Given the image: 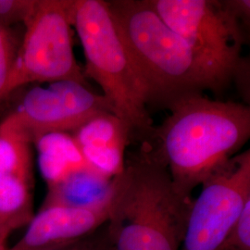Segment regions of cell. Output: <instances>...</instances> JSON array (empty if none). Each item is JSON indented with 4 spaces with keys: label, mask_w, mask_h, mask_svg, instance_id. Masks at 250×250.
Listing matches in <instances>:
<instances>
[{
    "label": "cell",
    "mask_w": 250,
    "mask_h": 250,
    "mask_svg": "<svg viewBox=\"0 0 250 250\" xmlns=\"http://www.w3.org/2000/svg\"><path fill=\"white\" fill-rule=\"evenodd\" d=\"M113 113L105 98L89 86L61 81L34 86L0 123V132L32 145L52 133L72 134L94 117Z\"/></svg>",
    "instance_id": "cell-7"
},
{
    "label": "cell",
    "mask_w": 250,
    "mask_h": 250,
    "mask_svg": "<svg viewBox=\"0 0 250 250\" xmlns=\"http://www.w3.org/2000/svg\"><path fill=\"white\" fill-rule=\"evenodd\" d=\"M170 115L151 137L150 150L170 173L179 192L192 196L215 171L236 155L250 136V108L203 94L171 102Z\"/></svg>",
    "instance_id": "cell-1"
},
{
    "label": "cell",
    "mask_w": 250,
    "mask_h": 250,
    "mask_svg": "<svg viewBox=\"0 0 250 250\" xmlns=\"http://www.w3.org/2000/svg\"><path fill=\"white\" fill-rule=\"evenodd\" d=\"M161 20L181 36L224 88L246 75V38L240 23L215 0H149Z\"/></svg>",
    "instance_id": "cell-6"
},
{
    "label": "cell",
    "mask_w": 250,
    "mask_h": 250,
    "mask_svg": "<svg viewBox=\"0 0 250 250\" xmlns=\"http://www.w3.org/2000/svg\"><path fill=\"white\" fill-rule=\"evenodd\" d=\"M148 93L149 105L167 107L186 96L224 89L149 0L107 1Z\"/></svg>",
    "instance_id": "cell-3"
},
{
    "label": "cell",
    "mask_w": 250,
    "mask_h": 250,
    "mask_svg": "<svg viewBox=\"0 0 250 250\" xmlns=\"http://www.w3.org/2000/svg\"><path fill=\"white\" fill-rule=\"evenodd\" d=\"M35 145L40 170L47 187L60 182L73 170L89 166L71 134H45Z\"/></svg>",
    "instance_id": "cell-12"
},
{
    "label": "cell",
    "mask_w": 250,
    "mask_h": 250,
    "mask_svg": "<svg viewBox=\"0 0 250 250\" xmlns=\"http://www.w3.org/2000/svg\"><path fill=\"white\" fill-rule=\"evenodd\" d=\"M132 131L113 113L94 117L72 135L83 157L92 168L114 178L125 167V148Z\"/></svg>",
    "instance_id": "cell-10"
},
{
    "label": "cell",
    "mask_w": 250,
    "mask_h": 250,
    "mask_svg": "<svg viewBox=\"0 0 250 250\" xmlns=\"http://www.w3.org/2000/svg\"><path fill=\"white\" fill-rule=\"evenodd\" d=\"M34 0H0V23L5 26L24 22Z\"/></svg>",
    "instance_id": "cell-17"
},
{
    "label": "cell",
    "mask_w": 250,
    "mask_h": 250,
    "mask_svg": "<svg viewBox=\"0 0 250 250\" xmlns=\"http://www.w3.org/2000/svg\"><path fill=\"white\" fill-rule=\"evenodd\" d=\"M72 26L85 57L84 75L101 87L113 114L133 134L151 137L155 127L148 93L107 1L73 0Z\"/></svg>",
    "instance_id": "cell-4"
},
{
    "label": "cell",
    "mask_w": 250,
    "mask_h": 250,
    "mask_svg": "<svg viewBox=\"0 0 250 250\" xmlns=\"http://www.w3.org/2000/svg\"><path fill=\"white\" fill-rule=\"evenodd\" d=\"M215 250H250V202Z\"/></svg>",
    "instance_id": "cell-14"
},
{
    "label": "cell",
    "mask_w": 250,
    "mask_h": 250,
    "mask_svg": "<svg viewBox=\"0 0 250 250\" xmlns=\"http://www.w3.org/2000/svg\"><path fill=\"white\" fill-rule=\"evenodd\" d=\"M18 48L9 27L0 23V97L9 80Z\"/></svg>",
    "instance_id": "cell-15"
},
{
    "label": "cell",
    "mask_w": 250,
    "mask_h": 250,
    "mask_svg": "<svg viewBox=\"0 0 250 250\" xmlns=\"http://www.w3.org/2000/svg\"><path fill=\"white\" fill-rule=\"evenodd\" d=\"M109 206L110 201L87 208H40L23 235L9 250H50L87 236L107 223Z\"/></svg>",
    "instance_id": "cell-9"
},
{
    "label": "cell",
    "mask_w": 250,
    "mask_h": 250,
    "mask_svg": "<svg viewBox=\"0 0 250 250\" xmlns=\"http://www.w3.org/2000/svg\"><path fill=\"white\" fill-rule=\"evenodd\" d=\"M114 178L85 166L73 170L60 182L47 187V193L40 208L67 207L87 208L110 201Z\"/></svg>",
    "instance_id": "cell-11"
},
{
    "label": "cell",
    "mask_w": 250,
    "mask_h": 250,
    "mask_svg": "<svg viewBox=\"0 0 250 250\" xmlns=\"http://www.w3.org/2000/svg\"><path fill=\"white\" fill-rule=\"evenodd\" d=\"M180 250H215L250 202V151L236 154L201 185Z\"/></svg>",
    "instance_id": "cell-8"
},
{
    "label": "cell",
    "mask_w": 250,
    "mask_h": 250,
    "mask_svg": "<svg viewBox=\"0 0 250 250\" xmlns=\"http://www.w3.org/2000/svg\"><path fill=\"white\" fill-rule=\"evenodd\" d=\"M73 0H34L0 101L28 83L73 81L88 85L72 48Z\"/></svg>",
    "instance_id": "cell-5"
},
{
    "label": "cell",
    "mask_w": 250,
    "mask_h": 250,
    "mask_svg": "<svg viewBox=\"0 0 250 250\" xmlns=\"http://www.w3.org/2000/svg\"><path fill=\"white\" fill-rule=\"evenodd\" d=\"M194 199L149 149L114 177L107 229L115 250H180Z\"/></svg>",
    "instance_id": "cell-2"
},
{
    "label": "cell",
    "mask_w": 250,
    "mask_h": 250,
    "mask_svg": "<svg viewBox=\"0 0 250 250\" xmlns=\"http://www.w3.org/2000/svg\"><path fill=\"white\" fill-rule=\"evenodd\" d=\"M0 250H9V247H8V244L0 242Z\"/></svg>",
    "instance_id": "cell-19"
},
{
    "label": "cell",
    "mask_w": 250,
    "mask_h": 250,
    "mask_svg": "<svg viewBox=\"0 0 250 250\" xmlns=\"http://www.w3.org/2000/svg\"><path fill=\"white\" fill-rule=\"evenodd\" d=\"M46 250H115L107 223L89 235L61 247Z\"/></svg>",
    "instance_id": "cell-16"
},
{
    "label": "cell",
    "mask_w": 250,
    "mask_h": 250,
    "mask_svg": "<svg viewBox=\"0 0 250 250\" xmlns=\"http://www.w3.org/2000/svg\"><path fill=\"white\" fill-rule=\"evenodd\" d=\"M20 177L34 181L31 145L0 132V178Z\"/></svg>",
    "instance_id": "cell-13"
},
{
    "label": "cell",
    "mask_w": 250,
    "mask_h": 250,
    "mask_svg": "<svg viewBox=\"0 0 250 250\" xmlns=\"http://www.w3.org/2000/svg\"><path fill=\"white\" fill-rule=\"evenodd\" d=\"M225 9L243 25H249L250 19V0H225L223 1Z\"/></svg>",
    "instance_id": "cell-18"
}]
</instances>
